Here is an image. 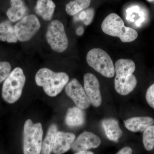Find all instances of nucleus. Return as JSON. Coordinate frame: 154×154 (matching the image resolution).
<instances>
[{
  "mask_svg": "<svg viewBox=\"0 0 154 154\" xmlns=\"http://www.w3.org/2000/svg\"><path fill=\"white\" fill-rule=\"evenodd\" d=\"M114 67L116 91L122 96H126L137 85L136 78L133 74L135 70V64L131 60L120 59L116 61Z\"/></svg>",
  "mask_w": 154,
  "mask_h": 154,
  "instance_id": "obj_1",
  "label": "nucleus"
},
{
  "mask_svg": "<svg viewBox=\"0 0 154 154\" xmlns=\"http://www.w3.org/2000/svg\"><path fill=\"white\" fill-rule=\"evenodd\" d=\"M35 79L36 85L42 87L48 96L55 97L68 83L69 76L64 72H55L49 69L43 68L36 72Z\"/></svg>",
  "mask_w": 154,
  "mask_h": 154,
  "instance_id": "obj_2",
  "label": "nucleus"
},
{
  "mask_svg": "<svg viewBox=\"0 0 154 154\" xmlns=\"http://www.w3.org/2000/svg\"><path fill=\"white\" fill-rule=\"evenodd\" d=\"M102 30L109 36L119 37L123 42H130L138 37V33L133 28L126 27L121 17L112 13L107 16L102 22Z\"/></svg>",
  "mask_w": 154,
  "mask_h": 154,
  "instance_id": "obj_3",
  "label": "nucleus"
},
{
  "mask_svg": "<svg viewBox=\"0 0 154 154\" xmlns=\"http://www.w3.org/2000/svg\"><path fill=\"white\" fill-rule=\"evenodd\" d=\"M2 88V96L5 102L13 104L22 96L26 82V77L23 70L15 68L4 81Z\"/></svg>",
  "mask_w": 154,
  "mask_h": 154,
  "instance_id": "obj_4",
  "label": "nucleus"
},
{
  "mask_svg": "<svg viewBox=\"0 0 154 154\" xmlns=\"http://www.w3.org/2000/svg\"><path fill=\"white\" fill-rule=\"evenodd\" d=\"M43 131L41 123H33L31 119L25 121L23 131L24 154H40Z\"/></svg>",
  "mask_w": 154,
  "mask_h": 154,
  "instance_id": "obj_5",
  "label": "nucleus"
},
{
  "mask_svg": "<svg viewBox=\"0 0 154 154\" xmlns=\"http://www.w3.org/2000/svg\"><path fill=\"white\" fill-rule=\"evenodd\" d=\"M87 62L91 67L107 78H112L115 75L113 61L106 51L101 48H94L87 54Z\"/></svg>",
  "mask_w": 154,
  "mask_h": 154,
  "instance_id": "obj_6",
  "label": "nucleus"
},
{
  "mask_svg": "<svg viewBox=\"0 0 154 154\" xmlns=\"http://www.w3.org/2000/svg\"><path fill=\"white\" fill-rule=\"evenodd\" d=\"M46 39L51 49L56 52H63L68 46V39L64 27L59 20H54L48 25Z\"/></svg>",
  "mask_w": 154,
  "mask_h": 154,
  "instance_id": "obj_7",
  "label": "nucleus"
},
{
  "mask_svg": "<svg viewBox=\"0 0 154 154\" xmlns=\"http://www.w3.org/2000/svg\"><path fill=\"white\" fill-rule=\"evenodd\" d=\"M41 27L38 18L35 15L26 16L14 26L18 41L25 42L30 40Z\"/></svg>",
  "mask_w": 154,
  "mask_h": 154,
  "instance_id": "obj_8",
  "label": "nucleus"
},
{
  "mask_svg": "<svg viewBox=\"0 0 154 154\" xmlns=\"http://www.w3.org/2000/svg\"><path fill=\"white\" fill-rule=\"evenodd\" d=\"M66 95L73 100L77 107L83 110L90 107L91 102L85 89L76 79L67 84L65 88Z\"/></svg>",
  "mask_w": 154,
  "mask_h": 154,
  "instance_id": "obj_9",
  "label": "nucleus"
},
{
  "mask_svg": "<svg viewBox=\"0 0 154 154\" xmlns=\"http://www.w3.org/2000/svg\"><path fill=\"white\" fill-rule=\"evenodd\" d=\"M84 89L91 104L95 107L100 106L102 97L100 84L97 77L91 73H87L84 77Z\"/></svg>",
  "mask_w": 154,
  "mask_h": 154,
  "instance_id": "obj_10",
  "label": "nucleus"
},
{
  "mask_svg": "<svg viewBox=\"0 0 154 154\" xmlns=\"http://www.w3.org/2000/svg\"><path fill=\"white\" fill-rule=\"evenodd\" d=\"M101 143V139L98 136L92 132L85 131L75 140L71 148L75 152L87 151L97 148Z\"/></svg>",
  "mask_w": 154,
  "mask_h": 154,
  "instance_id": "obj_11",
  "label": "nucleus"
},
{
  "mask_svg": "<svg viewBox=\"0 0 154 154\" xmlns=\"http://www.w3.org/2000/svg\"><path fill=\"white\" fill-rule=\"evenodd\" d=\"M75 136L70 132L58 131L56 135L53 152L54 154H63L71 148Z\"/></svg>",
  "mask_w": 154,
  "mask_h": 154,
  "instance_id": "obj_12",
  "label": "nucleus"
},
{
  "mask_svg": "<svg viewBox=\"0 0 154 154\" xmlns=\"http://www.w3.org/2000/svg\"><path fill=\"white\" fill-rule=\"evenodd\" d=\"M125 128L132 132H143L149 127L153 125L154 119L149 116H137L124 121Z\"/></svg>",
  "mask_w": 154,
  "mask_h": 154,
  "instance_id": "obj_13",
  "label": "nucleus"
},
{
  "mask_svg": "<svg viewBox=\"0 0 154 154\" xmlns=\"http://www.w3.org/2000/svg\"><path fill=\"white\" fill-rule=\"evenodd\" d=\"M10 4L6 14L11 22H18L26 16L28 8L23 0H10Z\"/></svg>",
  "mask_w": 154,
  "mask_h": 154,
  "instance_id": "obj_14",
  "label": "nucleus"
},
{
  "mask_svg": "<svg viewBox=\"0 0 154 154\" xmlns=\"http://www.w3.org/2000/svg\"><path fill=\"white\" fill-rule=\"evenodd\" d=\"M102 125L106 136L110 140L117 141L122 136L123 132L117 119L112 118L105 119L102 121Z\"/></svg>",
  "mask_w": 154,
  "mask_h": 154,
  "instance_id": "obj_15",
  "label": "nucleus"
},
{
  "mask_svg": "<svg viewBox=\"0 0 154 154\" xmlns=\"http://www.w3.org/2000/svg\"><path fill=\"white\" fill-rule=\"evenodd\" d=\"M85 121V114L83 109L78 107L68 109L65 118V122L68 126L71 127L82 126Z\"/></svg>",
  "mask_w": 154,
  "mask_h": 154,
  "instance_id": "obj_16",
  "label": "nucleus"
},
{
  "mask_svg": "<svg viewBox=\"0 0 154 154\" xmlns=\"http://www.w3.org/2000/svg\"><path fill=\"white\" fill-rule=\"evenodd\" d=\"M52 0H38L35 7L36 14L45 21L52 19L55 9Z\"/></svg>",
  "mask_w": 154,
  "mask_h": 154,
  "instance_id": "obj_17",
  "label": "nucleus"
},
{
  "mask_svg": "<svg viewBox=\"0 0 154 154\" xmlns=\"http://www.w3.org/2000/svg\"><path fill=\"white\" fill-rule=\"evenodd\" d=\"M11 22L5 21L0 23V40L8 43H16L18 40Z\"/></svg>",
  "mask_w": 154,
  "mask_h": 154,
  "instance_id": "obj_18",
  "label": "nucleus"
},
{
  "mask_svg": "<svg viewBox=\"0 0 154 154\" xmlns=\"http://www.w3.org/2000/svg\"><path fill=\"white\" fill-rule=\"evenodd\" d=\"M57 132V126L52 124L48 130L46 136L42 145L41 152L42 154H51L53 151L56 135Z\"/></svg>",
  "mask_w": 154,
  "mask_h": 154,
  "instance_id": "obj_19",
  "label": "nucleus"
},
{
  "mask_svg": "<svg viewBox=\"0 0 154 154\" xmlns=\"http://www.w3.org/2000/svg\"><path fill=\"white\" fill-rule=\"evenodd\" d=\"M91 0H75L70 2L66 6V11L70 16H74L81 11L88 9Z\"/></svg>",
  "mask_w": 154,
  "mask_h": 154,
  "instance_id": "obj_20",
  "label": "nucleus"
},
{
  "mask_svg": "<svg viewBox=\"0 0 154 154\" xmlns=\"http://www.w3.org/2000/svg\"><path fill=\"white\" fill-rule=\"evenodd\" d=\"M143 142L145 149L150 151L154 148V125L149 127L143 131Z\"/></svg>",
  "mask_w": 154,
  "mask_h": 154,
  "instance_id": "obj_21",
  "label": "nucleus"
},
{
  "mask_svg": "<svg viewBox=\"0 0 154 154\" xmlns=\"http://www.w3.org/2000/svg\"><path fill=\"white\" fill-rule=\"evenodd\" d=\"M11 72V66L10 63L0 61V83L2 82Z\"/></svg>",
  "mask_w": 154,
  "mask_h": 154,
  "instance_id": "obj_22",
  "label": "nucleus"
},
{
  "mask_svg": "<svg viewBox=\"0 0 154 154\" xmlns=\"http://www.w3.org/2000/svg\"><path fill=\"white\" fill-rule=\"evenodd\" d=\"M146 98L148 104L154 109V84L148 89Z\"/></svg>",
  "mask_w": 154,
  "mask_h": 154,
  "instance_id": "obj_23",
  "label": "nucleus"
},
{
  "mask_svg": "<svg viewBox=\"0 0 154 154\" xmlns=\"http://www.w3.org/2000/svg\"><path fill=\"white\" fill-rule=\"evenodd\" d=\"M86 12V17L83 22L86 25H90L94 19L95 11L93 8H90L85 10Z\"/></svg>",
  "mask_w": 154,
  "mask_h": 154,
  "instance_id": "obj_24",
  "label": "nucleus"
},
{
  "mask_svg": "<svg viewBox=\"0 0 154 154\" xmlns=\"http://www.w3.org/2000/svg\"><path fill=\"white\" fill-rule=\"evenodd\" d=\"M132 150L129 147H125L120 149L116 154H132Z\"/></svg>",
  "mask_w": 154,
  "mask_h": 154,
  "instance_id": "obj_25",
  "label": "nucleus"
},
{
  "mask_svg": "<svg viewBox=\"0 0 154 154\" xmlns=\"http://www.w3.org/2000/svg\"><path fill=\"white\" fill-rule=\"evenodd\" d=\"M80 14H79V16H78V18H76V20H80L81 21H83L85 19L86 17V12L85 10L81 11L80 12Z\"/></svg>",
  "mask_w": 154,
  "mask_h": 154,
  "instance_id": "obj_26",
  "label": "nucleus"
},
{
  "mask_svg": "<svg viewBox=\"0 0 154 154\" xmlns=\"http://www.w3.org/2000/svg\"><path fill=\"white\" fill-rule=\"evenodd\" d=\"M145 17H140V19L136 22L135 25H136L137 27H140L141 24L144 21Z\"/></svg>",
  "mask_w": 154,
  "mask_h": 154,
  "instance_id": "obj_27",
  "label": "nucleus"
},
{
  "mask_svg": "<svg viewBox=\"0 0 154 154\" xmlns=\"http://www.w3.org/2000/svg\"><path fill=\"white\" fill-rule=\"evenodd\" d=\"M84 29L83 27H80L78 28L77 29L76 33L78 36H82V35L84 33Z\"/></svg>",
  "mask_w": 154,
  "mask_h": 154,
  "instance_id": "obj_28",
  "label": "nucleus"
},
{
  "mask_svg": "<svg viewBox=\"0 0 154 154\" xmlns=\"http://www.w3.org/2000/svg\"><path fill=\"white\" fill-rule=\"evenodd\" d=\"M75 154H94V152H92L88 151H82L76 152Z\"/></svg>",
  "mask_w": 154,
  "mask_h": 154,
  "instance_id": "obj_29",
  "label": "nucleus"
},
{
  "mask_svg": "<svg viewBox=\"0 0 154 154\" xmlns=\"http://www.w3.org/2000/svg\"><path fill=\"white\" fill-rule=\"evenodd\" d=\"M147 1L148 2H154V0H147Z\"/></svg>",
  "mask_w": 154,
  "mask_h": 154,
  "instance_id": "obj_30",
  "label": "nucleus"
}]
</instances>
